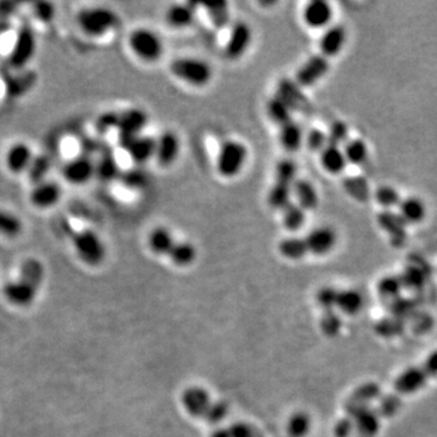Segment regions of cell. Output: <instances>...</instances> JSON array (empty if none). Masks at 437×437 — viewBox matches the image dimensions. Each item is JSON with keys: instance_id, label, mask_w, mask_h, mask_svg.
<instances>
[{"instance_id": "cell-1", "label": "cell", "mask_w": 437, "mask_h": 437, "mask_svg": "<svg viewBox=\"0 0 437 437\" xmlns=\"http://www.w3.org/2000/svg\"><path fill=\"white\" fill-rule=\"evenodd\" d=\"M44 280V268L41 261L29 259L21 268L20 277L4 287V294L11 304L27 306L34 300Z\"/></svg>"}, {"instance_id": "cell-2", "label": "cell", "mask_w": 437, "mask_h": 437, "mask_svg": "<svg viewBox=\"0 0 437 437\" xmlns=\"http://www.w3.org/2000/svg\"><path fill=\"white\" fill-rule=\"evenodd\" d=\"M437 376V350L430 354L429 357L421 367L409 368L401 373L395 381V391L401 395H411L419 391L429 378Z\"/></svg>"}, {"instance_id": "cell-3", "label": "cell", "mask_w": 437, "mask_h": 437, "mask_svg": "<svg viewBox=\"0 0 437 437\" xmlns=\"http://www.w3.org/2000/svg\"><path fill=\"white\" fill-rule=\"evenodd\" d=\"M170 72L182 82L203 87L211 82L213 70L208 62L194 58H175L170 63Z\"/></svg>"}, {"instance_id": "cell-4", "label": "cell", "mask_w": 437, "mask_h": 437, "mask_svg": "<svg viewBox=\"0 0 437 437\" xmlns=\"http://www.w3.org/2000/svg\"><path fill=\"white\" fill-rule=\"evenodd\" d=\"M248 159L246 144L236 140H226L220 146L216 169L223 178H235L243 170Z\"/></svg>"}, {"instance_id": "cell-5", "label": "cell", "mask_w": 437, "mask_h": 437, "mask_svg": "<svg viewBox=\"0 0 437 437\" xmlns=\"http://www.w3.org/2000/svg\"><path fill=\"white\" fill-rule=\"evenodd\" d=\"M77 21L84 33L91 37H101L116 27L118 17L111 9L98 6L83 9L77 16Z\"/></svg>"}, {"instance_id": "cell-6", "label": "cell", "mask_w": 437, "mask_h": 437, "mask_svg": "<svg viewBox=\"0 0 437 437\" xmlns=\"http://www.w3.org/2000/svg\"><path fill=\"white\" fill-rule=\"evenodd\" d=\"M73 246L79 258L90 266H98L101 264L106 256V248L99 235L93 230H83L75 232L73 237Z\"/></svg>"}, {"instance_id": "cell-7", "label": "cell", "mask_w": 437, "mask_h": 437, "mask_svg": "<svg viewBox=\"0 0 437 437\" xmlns=\"http://www.w3.org/2000/svg\"><path fill=\"white\" fill-rule=\"evenodd\" d=\"M129 46L137 58L147 62L159 60L163 54V41L149 28H137L129 37Z\"/></svg>"}, {"instance_id": "cell-8", "label": "cell", "mask_w": 437, "mask_h": 437, "mask_svg": "<svg viewBox=\"0 0 437 437\" xmlns=\"http://www.w3.org/2000/svg\"><path fill=\"white\" fill-rule=\"evenodd\" d=\"M330 61L323 55H314L307 58L297 70L295 83L300 88H309L320 82L330 70Z\"/></svg>"}, {"instance_id": "cell-9", "label": "cell", "mask_w": 437, "mask_h": 437, "mask_svg": "<svg viewBox=\"0 0 437 437\" xmlns=\"http://www.w3.org/2000/svg\"><path fill=\"white\" fill-rule=\"evenodd\" d=\"M36 37L33 31L28 26H23L17 34V39L15 41L13 51L10 54V63L16 68L26 66L36 53Z\"/></svg>"}, {"instance_id": "cell-10", "label": "cell", "mask_w": 437, "mask_h": 437, "mask_svg": "<svg viewBox=\"0 0 437 437\" xmlns=\"http://www.w3.org/2000/svg\"><path fill=\"white\" fill-rule=\"evenodd\" d=\"M252 28L244 21L236 22L230 32V37L225 46V54L230 60H237L247 53L252 43Z\"/></svg>"}, {"instance_id": "cell-11", "label": "cell", "mask_w": 437, "mask_h": 437, "mask_svg": "<svg viewBox=\"0 0 437 437\" xmlns=\"http://www.w3.org/2000/svg\"><path fill=\"white\" fill-rule=\"evenodd\" d=\"M309 254L321 256L332 252L338 242L337 232L330 226L316 227L304 237Z\"/></svg>"}, {"instance_id": "cell-12", "label": "cell", "mask_w": 437, "mask_h": 437, "mask_svg": "<svg viewBox=\"0 0 437 437\" xmlns=\"http://www.w3.org/2000/svg\"><path fill=\"white\" fill-rule=\"evenodd\" d=\"M181 404L191 417L204 419L213 401L206 389L202 386H190L182 392Z\"/></svg>"}, {"instance_id": "cell-13", "label": "cell", "mask_w": 437, "mask_h": 437, "mask_svg": "<svg viewBox=\"0 0 437 437\" xmlns=\"http://www.w3.org/2000/svg\"><path fill=\"white\" fill-rule=\"evenodd\" d=\"M96 165L87 156H80L68 162L63 168V178L73 185H82L95 175Z\"/></svg>"}, {"instance_id": "cell-14", "label": "cell", "mask_w": 437, "mask_h": 437, "mask_svg": "<svg viewBox=\"0 0 437 437\" xmlns=\"http://www.w3.org/2000/svg\"><path fill=\"white\" fill-rule=\"evenodd\" d=\"M180 152V140L173 132H162L156 139L154 158L162 167H169L177 161Z\"/></svg>"}, {"instance_id": "cell-15", "label": "cell", "mask_w": 437, "mask_h": 437, "mask_svg": "<svg viewBox=\"0 0 437 437\" xmlns=\"http://www.w3.org/2000/svg\"><path fill=\"white\" fill-rule=\"evenodd\" d=\"M347 29L342 26H330L322 34L320 39V50L325 58H333L342 53L347 43Z\"/></svg>"}, {"instance_id": "cell-16", "label": "cell", "mask_w": 437, "mask_h": 437, "mask_svg": "<svg viewBox=\"0 0 437 437\" xmlns=\"http://www.w3.org/2000/svg\"><path fill=\"white\" fill-rule=\"evenodd\" d=\"M302 16L311 28H325L333 19V8L328 1L314 0L306 5Z\"/></svg>"}, {"instance_id": "cell-17", "label": "cell", "mask_w": 437, "mask_h": 437, "mask_svg": "<svg viewBox=\"0 0 437 437\" xmlns=\"http://www.w3.org/2000/svg\"><path fill=\"white\" fill-rule=\"evenodd\" d=\"M276 95L280 96V99L292 108V111H305L306 108L310 107L309 101L302 94L301 88L298 85L297 83L288 80V79L280 80Z\"/></svg>"}, {"instance_id": "cell-18", "label": "cell", "mask_w": 437, "mask_h": 437, "mask_svg": "<svg viewBox=\"0 0 437 437\" xmlns=\"http://www.w3.org/2000/svg\"><path fill=\"white\" fill-rule=\"evenodd\" d=\"M61 187L56 182H41L34 187L29 199L34 206L46 209L50 206H54L61 199Z\"/></svg>"}, {"instance_id": "cell-19", "label": "cell", "mask_w": 437, "mask_h": 437, "mask_svg": "<svg viewBox=\"0 0 437 437\" xmlns=\"http://www.w3.org/2000/svg\"><path fill=\"white\" fill-rule=\"evenodd\" d=\"M5 162L8 169L14 174L22 173L28 169L33 162V152L28 144L23 142L15 144L9 149Z\"/></svg>"}, {"instance_id": "cell-20", "label": "cell", "mask_w": 437, "mask_h": 437, "mask_svg": "<svg viewBox=\"0 0 437 437\" xmlns=\"http://www.w3.org/2000/svg\"><path fill=\"white\" fill-rule=\"evenodd\" d=\"M147 124V116L142 110L130 108L128 111L118 113L117 128L120 129V134L127 135H140L141 130Z\"/></svg>"}, {"instance_id": "cell-21", "label": "cell", "mask_w": 437, "mask_h": 437, "mask_svg": "<svg viewBox=\"0 0 437 437\" xmlns=\"http://www.w3.org/2000/svg\"><path fill=\"white\" fill-rule=\"evenodd\" d=\"M292 194L295 199V203H298L306 211H314L317 208L318 202H320L317 190L307 180L297 179L294 182Z\"/></svg>"}, {"instance_id": "cell-22", "label": "cell", "mask_w": 437, "mask_h": 437, "mask_svg": "<svg viewBox=\"0 0 437 437\" xmlns=\"http://www.w3.org/2000/svg\"><path fill=\"white\" fill-rule=\"evenodd\" d=\"M397 206L401 218L407 223H421L426 216V206L424 201L416 196H409L407 199H401Z\"/></svg>"}, {"instance_id": "cell-23", "label": "cell", "mask_w": 437, "mask_h": 437, "mask_svg": "<svg viewBox=\"0 0 437 437\" xmlns=\"http://www.w3.org/2000/svg\"><path fill=\"white\" fill-rule=\"evenodd\" d=\"M320 154H321L322 167L328 173L338 175L347 169V161L342 152V147L328 144L325 149H322Z\"/></svg>"}, {"instance_id": "cell-24", "label": "cell", "mask_w": 437, "mask_h": 437, "mask_svg": "<svg viewBox=\"0 0 437 437\" xmlns=\"http://www.w3.org/2000/svg\"><path fill=\"white\" fill-rule=\"evenodd\" d=\"M196 4L185 3L170 6L167 13V22L174 28H186L194 23Z\"/></svg>"}, {"instance_id": "cell-25", "label": "cell", "mask_w": 437, "mask_h": 437, "mask_svg": "<svg viewBox=\"0 0 437 437\" xmlns=\"http://www.w3.org/2000/svg\"><path fill=\"white\" fill-rule=\"evenodd\" d=\"M364 305L362 294L356 289H342L338 290L335 307L340 310L342 314L354 316L359 314Z\"/></svg>"}, {"instance_id": "cell-26", "label": "cell", "mask_w": 437, "mask_h": 437, "mask_svg": "<svg viewBox=\"0 0 437 437\" xmlns=\"http://www.w3.org/2000/svg\"><path fill=\"white\" fill-rule=\"evenodd\" d=\"M278 137H280V142L282 144V147L285 151H288V152H297L298 149H300L304 140H305L302 129L294 120L280 127Z\"/></svg>"}, {"instance_id": "cell-27", "label": "cell", "mask_w": 437, "mask_h": 437, "mask_svg": "<svg viewBox=\"0 0 437 437\" xmlns=\"http://www.w3.org/2000/svg\"><path fill=\"white\" fill-rule=\"evenodd\" d=\"M127 152L130 154L132 161L142 164L144 162L149 161L151 158L154 157L156 139L139 135L127 149Z\"/></svg>"}, {"instance_id": "cell-28", "label": "cell", "mask_w": 437, "mask_h": 437, "mask_svg": "<svg viewBox=\"0 0 437 437\" xmlns=\"http://www.w3.org/2000/svg\"><path fill=\"white\" fill-rule=\"evenodd\" d=\"M175 242L172 232L165 227H156L149 237V248L156 256H168Z\"/></svg>"}, {"instance_id": "cell-29", "label": "cell", "mask_w": 437, "mask_h": 437, "mask_svg": "<svg viewBox=\"0 0 437 437\" xmlns=\"http://www.w3.org/2000/svg\"><path fill=\"white\" fill-rule=\"evenodd\" d=\"M278 252L280 256L288 260H300L309 254L305 239L298 236L282 239L278 243Z\"/></svg>"}, {"instance_id": "cell-30", "label": "cell", "mask_w": 437, "mask_h": 437, "mask_svg": "<svg viewBox=\"0 0 437 437\" xmlns=\"http://www.w3.org/2000/svg\"><path fill=\"white\" fill-rule=\"evenodd\" d=\"M268 115L270 120H273V123L278 125V128L289 123L293 120V111L289 107L288 105L280 99V96L275 95L270 99L266 106Z\"/></svg>"}, {"instance_id": "cell-31", "label": "cell", "mask_w": 437, "mask_h": 437, "mask_svg": "<svg viewBox=\"0 0 437 437\" xmlns=\"http://www.w3.org/2000/svg\"><path fill=\"white\" fill-rule=\"evenodd\" d=\"M168 256L173 261L174 265L185 268L192 264L196 260L197 249L190 242H175Z\"/></svg>"}, {"instance_id": "cell-32", "label": "cell", "mask_w": 437, "mask_h": 437, "mask_svg": "<svg viewBox=\"0 0 437 437\" xmlns=\"http://www.w3.org/2000/svg\"><path fill=\"white\" fill-rule=\"evenodd\" d=\"M292 190H293V185L273 182V187L268 192V206L276 211H282L285 206H288L289 203L292 202V196H293Z\"/></svg>"}, {"instance_id": "cell-33", "label": "cell", "mask_w": 437, "mask_h": 437, "mask_svg": "<svg viewBox=\"0 0 437 437\" xmlns=\"http://www.w3.org/2000/svg\"><path fill=\"white\" fill-rule=\"evenodd\" d=\"M282 220L289 231H297L299 228L304 226L306 221V211L302 209L298 203H289L282 209Z\"/></svg>"}, {"instance_id": "cell-34", "label": "cell", "mask_w": 437, "mask_h": 437, "mask_svg": "<svg viewBox=\"0 0 437 437\" xmlns=\"http://www.w3.org/2000/svg\"><path fill=\"white\" fill-rule=\"evenodd\" d=\"M342 152L347 158V164L362 165L368 158L367 144L359 139H352L342 146Z\"/></svg>"}, {"instance_id": "cell-35", "label": "cell", "mask_w": 437, "mask_h": 437, "mask_svg": "<svg viewBox=\"0 0 437 437\" xmlns=\"http://www.w3.org/2000/svg\"><path fill=\"white\" fill-rule=\"evenodd\" d=\"M355 426L359 433L372 436L379 429V419L367 409H359L355 412Z\"/></svg>"}, {"instance_id": "cell-36", "label": "cell", "mask_w": 437, "mask_h": 437, "mask_svg": "<svg viewBox=\"0 0 437 437\" xmlns=\"http://www.w3.org/2000/svg\"><path fill=\"white\" fill-rule=\"evenodd\" d=\"M311 430V418L305 412H295L287 421V431L290 437H305Z\"/></svg>"}, {"instance_id": "cell-37", "label": "cell", "mask_w": 437, "mask_h": 437, "mask_svg": "<svg viewBox=\"0 0 437 437\" xmlns=\"http://www.w3.org/2000/svg\"><path fill=\"white\" fill-rule=\"evenodd\" d=\"M204 8H206L208 16L211 19V23L216 28H225L228 25L230 13H228L227 3H225V1L209 3V4H204Z\"/></svg>"}, {"instance_id": "cell-38", "label": "cell", "mask_w": 437, "mask_h": 437, "mask_svg": "<svg viewBox=\"0 0 437 437\" xmlns=\"http://www.w3.org/2000/svg\"><path fill=\"white\" fill-rule=\"evenodd\" d=\"M22 228L23 226L20 218L8 211H0V235L9 238H15L21 235Z\"/></svg>"}, {"instance_id": "cell-39", "label": "cell", "mask_w": 437, "mask_h": 437, "mask_svg": "<svg viewBox=\"0 0 437 437\" xmlns=\"http://www.w3.org/2000/svg\"><path fill=\"white\" fill-rule=\"evenodd\" d=\"M295 180H297V164L288 158L278 162L275 169V181L294 185Z\"/></svg>"}, {"instance_id": "cell-40", "label": "cell", "mask_w": 437, "mask_h": 437, "mask_svg": "<svg viewBox=\"0 0 437 437\" xmlns=\"http://www.w3.org/2000/svg\"><path fill=\"white\" fill-rule=\"evenodd\" d=\"M96 175H99L100 179L103 181H111L116 178H120V172L118 169V164L112 157V154H107L100 161L99 164L96 165Z\"/></svg>"}, {"instance_id": "cell-41", "label": "cell", "mask_w": 437, "mask_h": 437, "mask_svg": "<svg viewBox=\"0 0 437 437\" xmlns=\"http://www.w3.org/2000/svg\"><path fill=\"white\" fill-rule=\"evenodd\" d=\"M120 180L123 182L124 186H127L132 190H139L144 186H147L149 182V177L144 173V170L135 168V169L128 170L125 173H120Z\"/></svg>"}, {"instance_id": "cell-42", "label": "cell", "mask_w": 437, "mask_h": 437, "mask_svg": "<svg viewBox=\"0 0 437 437\" xmlns=\"http://www.w3.org/2000/svg\"><path fill=\"white\" fill-rule=\"evenodd\" d=\"M328 144H335L342 147L349 141V128L347 124L342 120H337L330 125V130L327 132Z\"/></svg>"}, {"instance_id": "cell-43", "label": "cell", "mask_w": 437, "mask_h": 437, "mask_svg": "<svg viewBox=\"0 0 437 437\" xmlns=\"http://www.w3.org/2000/svg\"><path fill=\"white\" fill-rule=\"evenodd\" d=\"M377 202L385 208L399 206L401 202L400 192L392 186H381L376 192Z\"/></svg>"}, {"instance_id": "cell-44", "label": "cell", "mask_w": 437, "mask_h": 437, "mask_svg": "<svg viewBox=\"0 0 437 437\" xmlns=\"http://www.w3.org/2000/svg\"><path fill=\"white\" fill-rule=\"evenodd\" d=\"M342 320L335 311H325L321 320V330L327 337H337L342 330Z\"/></svg>"}, {"instance_id": "cell-45", "label": "cell", "mask_w": 437, "mask_h": 437, "mask_svg": "<svg viewBox=\"0 0 437 437\" xmlns=\"http://www.w3.org/2000/svg\"><path fill=\"white\" fill-rule=\"evenodd\" d=\"M337 295H338V289L333 287H323L318 290L316 300L323 311H333L335 309Z\"/></svg>"}, {"instance_id": "cell-46", "label": "cell", "mask_w": 437, "mask_h": 437, "mask_svg": "<svg viewBox=\"0 0 437 437\" xmlns=\"http://www.w3.org/2000/svg\"><path fill=\"white\" fill-rule=\"evenodd\" d=\"M306 146L312 152H321L322 149L328 144V137L327 132H322L320 129H312L307 132L305 137Z\"/></svg>"}, {"instance_id": "cell-47", "label": "cell", "mask_w": 437, "mask_h": 437, "mask_svg": "<svg viewBox=\"0 0 437 437\" xmlns=\"http://www.w3.org/2000/svg\"><path fill=\"white\" fill-rule=\"evenodd\" d=\"M227 414H228V404L225 401H213L204 419L211 424H218L227 417Z\"/></svg>"}, {"instance_id": "cell-48", "label": "cell", "mask_w": 437, "mask_h": 437, "mask_svg": "<svg viewBox=\"0 0 437 437\" xmlns=\"http://www.w3.org/2000/svg\"><path fill=\"white\" fill-rule=\"evenodd\" d=\"M34 13H36V16L43 22H50L55 16L54 5L51 3H46V1L37 3L34 5Z\"/></svg>"}, {"instance_id": "cell-49", "label": "cell", "mask_w": 437, "mask_h": 437, "mask_svg": "<svg viewBox=\"0 0 437 437\" xmlns=\"http://www.w3.org/2000/svg\"><path fill=\"white\" fill-rule=\"evenodd\" d=\"M117 120H118V113L117 112H108L102 116L99 117L96 128L99 129L100 132H107L110 129L117 128Z\"/></svg>"}, {"instance_id": "cell-50", "label": "cell", "mask_w": 437, "mask_h": 437, "mask_svg": "<svg viewBox=\"0 0 437 437\" xmlns=\"http://www.w3.org/2000/svg\"><path fill=\"white\" fill-rule=\"evenodd\" d=\"M228 431L231 437H256L252 426L243 421H237L235 424L230 425Z\"/></svg>"}, {"instance_id": "cell-51", "label": "cell", "mask_w": 437, "mask_h": 437, "mask_svg": "<svg viewBox=\"0 0 437 437\" xmlns=\"http://www.w3.org/2000/svg\"><path fill=\"white\" fill-rule=\"evenodd\" d=\"M400 287V282L394 278H385V280H380L379 285H378V293L383 294V295H392V294L396 293Z\"/></svg>"}, {"instance_id": "cell-52", "label": "cell", "mask_w": 437, "mask_h": 437, "mask_svg": "<svg viewBox=\"0 0 437 437\" xmlns=\"http://www.w3.org/2000/svg\"><path fill=\"white\" fill-rule=\"evenodd\" d=\"M352 426H354V424L350 421L342 419V421H339L338 424L335 425V435H337V437H347L350 435Z\"/></svg>"}, {"instance_id": "cell-53", "label": "cell", "mask_w": 437, "mask_h": 437, "mask_svg": "<svg viewBox=\"0 0 437 437\" xmlns=\"http://www.w3.org/2000/svg\"><path fill=\"white\" fill-rule=\"evenodd\" d=\"M209 437H231L228 428H218L211 433Z\"/></svg>"}]
</instances>
